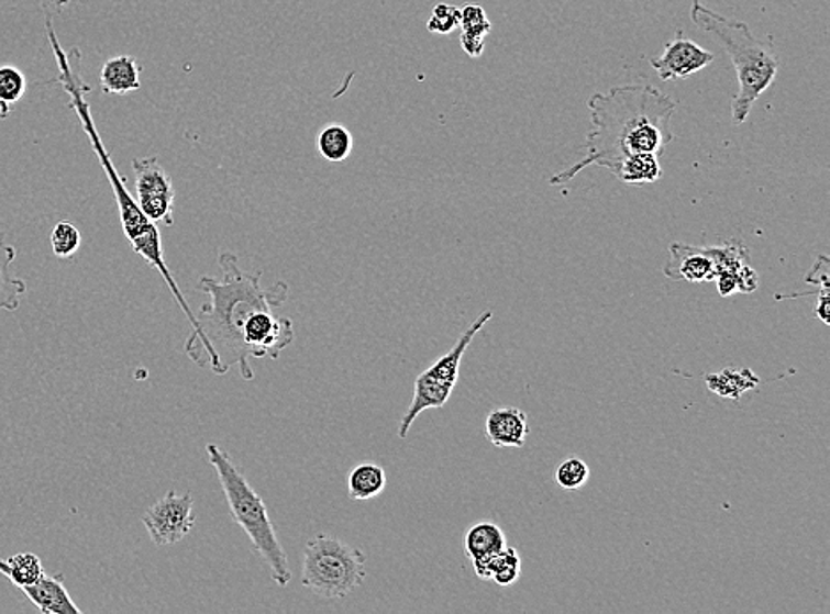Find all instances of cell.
Returning <instances> with one entry per match:
<instances>
[{"mask_svg": "<svg viewBox=\"0 0 830 614\" xmlns=\"http://www.w3.org/2000/svg\"><path fill=\"white\" fill-rule=\"evenodd\" d=\"M142 66L132 55H118L101 68V87L107 94L124 96L141 89Z\"/></svg>", "mask_w": 830, "mask_h": 614, "instance_id": "16", "label": "cell"}, {"mask_svg": "<svg viewBox=\"0 0 830 614\" xmlns=\"http://www.w3.org/2000/svg\"><path fill=\"white\" fill-rule=\"evenodd\" d=\"M46 32H48V42H51L52 51H54L55 60H57V66H59V77H57V80H59L64 91L68 92L69 98H71V107L77 112L84 132L87 133V137L91 141L92 150H95V155L100 159V165L103 167L104 174H107V179H109L112 191H114L124 236H126L130 243L136 242V239H141L142 236L151 233L156 227V223L151 222L146 214L142 213L132 193L128 190L126 182H124L121 174L115 169L109 150L104 149L103 141H101L100 133L96 130L95 121H92L91 107H89L86 100L89 87L84 83L82 77H80V68H78V64H74L71 54H66L63 51L59 40L55 36L51 19L46 20Z\"/></svg>", "mask_w": 830, "mask_h": 614, "instance_id": "5", "label": "cell"}, {"mask_svg": "<svg viewBox=\"0 0 830 614\" xmlns=\"http://www.w3.org/2000/svg\"><path fill=\"white\" fill-rule=\"evenodd\" d=\"M135 172L136 204L151 222L174 223V191L173 178L168 176L158 156L133 159Z\"/></svg>", "mask_w": 830, "mask_h": 614, "instance_id": "8", "label": "cell"}, {"mask_svg": "<svg viewBox=\"0 0 830 614\" xmlns=\"http://www.w3.org/2000/svg\"><path fill=\"white\" fill-rule=\"evenodd\" d=\"M52 252L59 259H71L82 245L80 231L75 227L74 223L59 222L55 225L51 234Z\"/></svg>", "mask_w": 830, "mask_h": 614, "instance_id": "25", "label": "cell"}, {"mask_svg": "<svg viewBox=\"0 0 830 614\" xmlns=\"http://www.w3.org/2000/svg\"><path fill=\"white\" fill-rule=\"evenodd\" d=\"M295 341V324L289 317H277L273 310H257L246 319L243 326V344L252 360L273 358L277 360L281 350Z\"/></svg>", "mask_w": 830, "mask_h": 614, "instance_id": "10", "label": "cell"}, {"mask_svg": "<svg viewBox=\"0 0 830 614\" xmlns=\"http://www.w3.org/2000/svg\"><path fill=\"white\" fill-rule=\"evenodd\" d=\"M318 149L327 161H344L354 149V138L347 127L339 123L328 124L318 135Z\"/></svg>", "mask_w": 830, "mask_h": 614, "instance_id": "23", "label": "cell"}, {"mask_svg": "<svg viewBox=\"0 0 830 614\" xmlns=\"http://www.w3.org/2000/svg\"><path fill=\"white\" fill-rule=\"evenodd\" d=\"M23 595L45 614H82V610L75 604L64 587L60 573L54 578L45 573V578L25 588Z\"/></svg>", "mask_w": 830, "mask_h": 614, "instance_id": "15", "label": "cell"}, {"mask_svg": "<svg viewBox=\"0 0 830 614\" xmlns=\"http://www.w3.org/2000/svg\"><path fill=\"white\" fill-rule=\"evenodd\" d=\"M690 20L696 27L712 34L733 60L739 78V92L733 98L731 115L733 123H745L757 98L776 80L779 60L772 52L771 45H765L754 36L748 23L727 19L701 4L699 0L693 2Z\"/></svg>", "mask_w": 830, "mask_h": 614, "instance_id": "3", "label": "cell"}, {"mask_svg": "<svg viewBox=\"0 0 830 614\" xmlns=\"http://www.w3.org/2000/svg\"><path fill=\"white\" fill-rule=\"evenodd\" d=\"M829 257L820 255L806 277V282L820 286V289H829Z\"/></svg>", "mask_w": 830, "mask_h": 614, "instance_id": "29", "label": "cell"}, {"mask_svg": "<svg viewBox=\"0 0 830 614\" xmlns=\"http://www.w3.org/2000/svg\"><path fill=\"white\" fill-rule=\"evenodd\" d=\"M507 547V537L498 524L482 521L467 529L464 549L480 579H489V565Z\"/></svg>", "mask_w": 830, "mask_h": 614, "instance_id": "13", "label": "cell"}, {"mask_svg": "<svg viewBox=\"0 0 830 614\" xmlns=\"http://www.w3.org/2000/svg\"><path fill=\"white\" fill-rule=\"evenodd\" d=\"M27 91V78L14 66H0V101L13 107Z\"/></svg>", "mask_w": 830, "mask_h": 614, "instance_id": "27", "label": "cell"}, {"mask_svg": "<svg viewBox=\"0 0 830 614\" xmlns=\"http://www.w3.org/2000/svg\"><path fill=\"white\" fill-rule=\"evenodd\" d=\"M713 63V54L704 51L690 40H685L682 31L676 34L673 42L664 46L663 54L650 59V66L657 71L659 78L664 82L684 80L690 75L698 74Z\"/></svg>", "mask_w": 830, "mask_h": 614, "instance_id": "11", "label": "cell"}, {"mask_svg": "<svg viewBox=\"0 0 830 614\" xmlns=\"http://www.w3.org/2000/svg\"><path fill=\"white\" fill-rule=\"evenodd\" d=\"M461 46L469 57H480L486 48V37L493 31V23L480 4L467 2L461 8Z\"/></svg>", "mask_w": 830, "mask_h": 614, "instance_id": "17", "label": "cell"}, {"mask_svg": "<svg viewBox=\"0 0 830 614\" xmlns=\"http://www.w3.org/2000/svg\"><path fill=\"white\" fill-rule=\"evenodd\" d=\"M554 478L565 491H577L590 480V468L582 457H568L556 468Z\"/></svg>", "mask_w": 830, "mask_h": 614, "instance_id": "26", "label": "cell"}, {"mask_svg": "<svg viewBox=\"0 0 830 614\" xmlns=\"http://www.w3.org/2000/svg\"><path fill=\"white\" fill-rule=\"evenodd\" d=\"M490 319H493V310H487L458 337L455 346L446 355L438 358L429 369L418 376L414 382L413 401L406 410L405 416L400 418V439L408 437L409 428L423 411L440 410L450 401L458 381L461 364H463L467 347L472 346L473 338L477 337L478 332L489 323Z\"/></svg>", "mask_w": 830, "mask_h": 614, "instance_id": "7", "label": "cell"}, {"mask_svg": "<svg viewBox=\"0 0 830 614\" xmlns=\"http://www.w3.org/2000/svg\"><path fill=\"white\" fill-rule=\"evenodd\" d=\"M486 434L496 448H522L528 437V414L519 408H498L487 414Z\"/></svg>", "mask_w": 830, "mask_h": 614, "instance_id": "14", "label": "cell"}, {"mask_svg": "<svg viewBox=\"0 0 830 614\" xmlns=\"http://www.w3.org/2000/svg\"><path fill=\"white\" fill-rule=\"evenodd\" d=\"M142 523L156 546H176L190 535L196 526L193 498L168 491L155 505L146 510Z\"/></svg>", "mask_w": 830, "mask_h": 614, "instance_id": "9", "label": "cell"}, {"mask_svg": "<svg viewBox=\"0 0 830 614\" xmlns=\"http://www.w3.org/2000/svg\"><path fill=\"white\" fill-rule=\"evenodd\" d=\"M458 23H461V8L441 2L434 5L427 22V29L438 36H449L458 27Z\"/></svg>", "mask_w": 830, "mask_h": 614, "instance_id": "28", "label": "cell"}, {"mask_svg": "<svg viewBox=\"0 0 830 614\" xmlns=\"http://www.w3.org/2000/svg\"><path fill=\"white\" fill-rule=\"evenodd\" d=\"M388 478L381 466L364 462L351 469L347 478V491L353 501H370L379 496L386 489Z\"/></svg>", "mask_w": 830, "mask_h": 614, "instance_id": "19", "label": "cell"}, {"mask_svg": "<svg viewBox=\"0 0 830 614\" xmlns=\"http://www.w3.org/2000/svg\"><path fill=\"white\" fill-rule=\"evenodd\" d=\"M594 130L586 137V156L568 169L556 172L550 185L572 181L591 165L615 176L627 156L650 153L661 158L673 141L672 119L676 103L657 87L629 83L595 92L588 100Z\"/></svg>", "mask_w": 830, "mask_h": 614, "instance_id": "1", "label": "cell"}, {"mask_svg": "<svg viewBox=\"0 0 830 614\" xmlns=\"http://www.w3.org/2000/svg\"><path fill=\"white\" fill-rule=\"evenodd\" d=\"M0 573L10 579L11 583L20 588L22 592L25 588L45 578V569H43L40 556L32 555V552H20L10 560L0 558Z\"/></svg>", "mask_w": 830, "mask_h": 614, "instance_id": "22", "label": "cell"}, {"mask_svg": "<svg viewBox=\"0 0 830 614\" xmlns=\"http://www.w3.org/2000/svg\"><path fill=\"white\" fill-rule=\"evenodd\" d=\"M206 451H208L209 462L219 477L223 494L231 509L232 520L240 524L241 529L252 542L255 552L263 558L264 563L268 565L273 581L278 587L286 588L291 583L292 572L263 498L250 485L245 475L234 466L228 451L222 450L214 443H209Z\"/></svg>", "mask_w": 830, "mask_h": 614, "instance_id": "4", "label": "cell"}, {"mask_svg": "<svg viewBox=\"0 0 830 614\" xmlns=\"http://www.w3.org/2000/svg\"><path fill=\"white\" fill-rule=\"evenodd\" d=\"M829 306V289H820V294H818L817 298V306H815V315H817L823 324H830Z\"/></svg>", "mask_w": 830, "mask_h": 614, "instance_id": "31", "label": "cell"}, {"mask_svg": "<svg viewBox=\"0 0 830 614\" xmlns=\"http://www.w3.org/2000/svg\"><path fill=\"white\" fill-rule=\"evenodd\" d=\"M10 114L11 105H8V103H4V101H0V119H5Z\"/></svg>", "mask_w": 830, "mask_h": 614, "instance_id": "32", "label": "cell"}, {"mask_svg": "<svg viewBox=\"0 0 830 614\" xmlns=\"http://www.w3.org/2000/svg\"><path fill=\"white\" fill-rule=\"evenodd\" d=\"M365 561L364 552L356 547L330 535H318L305 546L301 584L322 599L341 601L364 583Z\"/></svg>", "mask_w": 830, "mask_h": 614, "instance_id": "6", "label": "cell"}, {"mask_svg": "<svg viewBox=\"0 0 830 614\" xmlns=\"http://www.w3.org/2000/svg\"><path fill=\"white\" fill-rule=\"evenodd\" d=\"M757 275L751 266L745 265L737 273V291L739 292H753L756 291Z\"/></svg>", "mask_w": 830, "mask_h": 614, "instance_id": "30", "label": "cell"}, {"mask_svg": "<svg viewBox=\"0 0 830 614\" xmlns=\"http://www.w3.org/2000/svg\"><path fill=\"white\" fill-rule=\"evenodd\" d=\"M521 578V556L513 547H505L489 565V579L498 587H512Z\"/></svg>", "mask_w": 830, "mask_h": 614, "instance_id": "24", "label": "cell"}, {"mask_svg": "<svg viewBox=\"0 0 830 614\" xmlns=\"http://www.w3.org/2000/svg\"><path fill=\"white\" fill-rule=\"evenodd\" d=\"M705 381H707L710 392L724 397V399H731V401H740L742 393L754 390L762 382V379L757 378L753 370L727 369L719 373H708Z\"/></svg>", "mask_w": 830, "mask_h": 614, "instance_id": "20", "label": "cell"}, {"mask_svg": "<svg viewBox=\"0 0 830 614\" xmlns=\"http://www.w3.org/2000/svg\"><path fill=\"white\" fill-rule=\"evenodd\" d=\"M16 259V248L5 242V234L0 233V310L14 312L20 309V301L27 292L22 278L11 273V265Z\"/></svg>", "mask_w": 830, "mask_h": 614, "instance_id": "18", "label": "cell"}, {"mask_svg": "<svg viewBox=\"0 0 830 614\" xmlns=\"http://www.w3.org/2000/svg\"><path fill=\"white\" fill-rule=\"evenodd\" d=\"M52 2H54V4L57 5V8H66V5H68L69 2H71V0H52Z\"/></svg>", "mask_w": 830, "mask_h": 614, "instance_id": "33", "label": "cell"}, {"mask_svg": "<svg viewBox=\"0 0 830 614\" xmlns=\"http://www.w3.org/2000/svg\"><path fill=\"white\" fill-rule=\"evenodd\" d=\"M219 263L223 280L202 277L197 286L208 294L209 303L197 312L199 332L191 333L185 350L199 367H211L214 373L223 376L232 365H237L241 378L252 381L254 369L243 344V326L257 310L280 306L289 291L284 282L263 289V273L243 271L232 252H222Z\"/></svg>", "mask_w": 830, "mask_h": 614, "instance_id": "2", "label": "cell"}, {"mask_svg": "<svg viewBox=\"0 0 830 614\" xmlns=\"http://www.w3.org/2000/svg\"><path fill=\"white\" fill-rule=\"evenodd\" d=\"M663 174L659 156L635 153V155L627 156L622 164L618 165L615 176L627 185H649L663 178Z\"/></svg>", "mask_w": 830, "mask_h": 614, "instance_id": "21", "label": "cell"}, {"mask_svg": "<svg viewBox=\"0 0 830 614\" xmlns=\"http://www.w3.org/2000/svg\"><path fill=\"white\" fill-rule=\"evenodd\" d=\"M669 263L664 266V275L672 280L684 282H712L716 265L708 246H690L673 243L669 246Z\"/></svg>", "mask_w": 830, "mask_h": 614, "instance_id": "12", "label": "cell"}]
</instances>
